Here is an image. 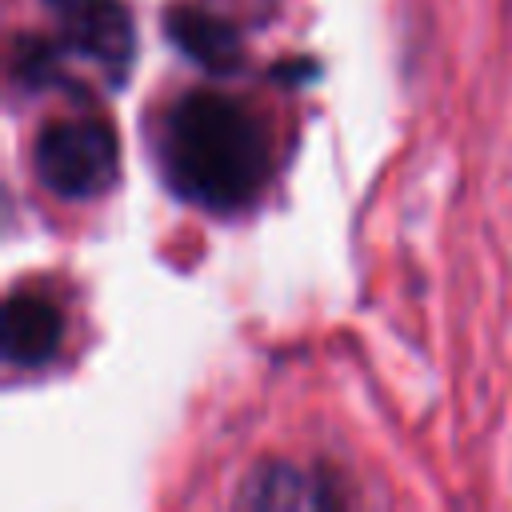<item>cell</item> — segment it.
<instances>
[{
  "instance_id": "cell-7",
  "label": "cell",
  "mask_w": 512,
  "mask_h": 512,
  "mask_svg": "<svg viewBox=\"0 0 512 512\" xmlns=\"http://www.w3.org/2000/svg\"><path fill=\"white\" fill-rule=\"evenodd\" d=\"M12 72H16V80H20V84H28L32 92L64 80V76H60V52H56V44L36 40V36H24V40L16 44Z\"/></svg>"
},
{
  "instance_id": "cell-5",
  "label": "cell",
  "mask_w": 512,
  "mask_h": 512,
  "mask_svg": "<svg viewBox=\"0 0 512 512\" xmlns=\"http://www.w3.org/2000/svg\"><path fill=\"white\" fill-rule=\"evenodd\" d=\"M64 336V316L48 296L36 292H12L4 300V316H0V344H4V360L32 368L44 364Z\"/></svg>"
},
{
  "instance_id": "cell-3",
  "label": "cell",
  "mask_w": 512,
  "mask_h": 512,
  "mask_svg": "<svg viewBox=\"0 0 512 512\" xmlns=\"http://www.w3.org/2000/svg\"><path fill=\"white\" fill-rule=\"evenodd\" d=\"M52 16L60 44L80 52L84 60L112 72V80H124L136 48L132 12L120 0H40Z\"/></svg>"
},
{
  "instance_id": "cell-6",
  "label": "cell",
  "mask_w": 512,
  "mask_h": 512,
  "mask_svg": "<svg viewBox=\"0 0 512 512\" xmlns=\"http://www.w3.org/2000/svg\"><path fill=\"white\" fill-rule=\"evenodd\" d=\"M164 24H168L172 44L188 60H196L200 68H208V72H236L240 68L244 44H240V32L224 16L196 8V4H176L164 12Z\"/></svg>"
},
{
  "instance_id": "cell-4",
  "label": "cell",
  "mask_w": 512,
  "mask_h": 512,
  "mask_svg": "<svg viewBox=\"0 0 512 512\" xmlns=\"http://www.w3.org/2000/svg\"><path fill=\"white\" fill-rule=\"evenodd\" d=\"M332 504H340V496L328 492V480H316L312 472L288 460H260L236 492V508H252V512H304Z\"/></svg>"
},
{
  "instance_id": "cell-1",
  "label": "cell",
  "mask_w": 512,
  "mask_h": 512,
  "mask_svg": "<svg viewBox=\"0 0 512 512\" xmlns=\"http://www.w3.org/2000/svg\"><path fill=\"white\" fill-rule=\"evenodd\" d=\"M160 168L180 200L232 212L248 204L268 176L264 124L224 92H184L160 128Z\"/></svg>"
},
{
  "instance_id": "cell-2",
  "label": "cell",
  "mask_w": 512,
  "mask_h": 512,
  "mask_svg": "<svg viewBox=\"0 0 512 512\" xmlns=\"http://www.w3.org/2000/svg\"><path fill=\"white\" fill-rule=\"evenodd\" d=\"M120 172L116 132L96 116L52 120L36 136V176L64 200L100 196Z\"/></svg>"
}]
</instances>
